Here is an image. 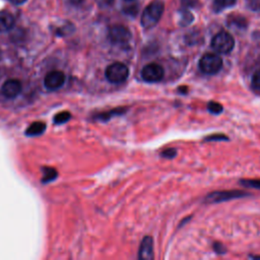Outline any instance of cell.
<instances>
[{"instance_id": "cell-21", "label": "cell", "mask_w": 260, "mask_h": 260, "mask_svg": "<svg viewBox=\"0 0 260 260\" xmlns=\"http://www.w3.org/2000/svg\"><path fill=\"white\" fill-rule=\"evenodd\" d=\"M252 85L254 88L260 89V69H258L252 76Z\"/></svg>"}, {"instance_id": "cell-3", "label": "cell", "mask_w": 260, "mask_h": 260, "mask_svg": "<svg viewBox=\"0 0 260 260\" xmlns=\"http://www.w3.org/2000/svg\"><path fill=\"white\" fill-rule=\"evenodd\" d=\"M211 47L217 53L229 54L235 47V40L231 34L221 30L217 32L211 40Z\"/></svg>"}, {"instance_id": "cell-10", "label": "cell", "mask_w": 260, "mask_h": 260, "mask_svg": "<svg viewBox=\"0 0 260 260\" xmlns=\"http://www.w3.org/2000/svg\"><path fill=\"white\" fill-rule=\"evenodd\" d=\"M138 258L140 260H151L154 258L153 240L150 236H145L142 239L138 251Z\"/></svg>"}, {"instance_id": "cell-8", "label": "cell", "mask_w": 260, "mask_h": 260, "mask_svg": "<svg viewBox=\"0 0 260 260\" xmlns=\"http://www.w3.org/2000/svg\"><path fill=\"white\" fill-rule=\"evenodd\" d=\"M65 82V74L59 70H53L47 73L44 79V84L49 90H56L60 88Z\"/></svg>"}, {"instance_id": "cell-5", "label": "cell", "mask_w": 260, "mask_h": 260, "mask_svg": "<svg viewBox=\"0 0 260 260\" xmlns=\"http://www.w3.org/2000/svg\"><path fill=\"white\" fill-rule=\"evenodd\" d=\"M246 196H249V193L243 190H221L207 194L204 201L207 203H219L222 201H229Z\"/></svg>"}, {"instance_id": "cell-18", "label": "cell", "mask_w": 260, "mask_h": 260, "mask_svg": "<svg viewBox=\"0 0 260 260\" xmlns=\"http://www.w3.org/2000/svg\"><path fill=\"white\" fill-rule=\"evenodd\" d=\"M56 176H57L56 170H54L52 168H46V169H44L43 181L44 182H49V181L53 180L54 178H56Z\"/></svg>"}, {"instance_id": "cell-14", "label": "cell", "mask_w": 260, "mask_h": 260, "mask_svg": "<svg viewBox=\"0 0 260 260\" xmlns=\"http://www.w3.org/2000/svg\"><path fill=\"white\" fill-rule=\"evenodd\" d=\"M236 3V0H213V9L216 12H219L228 7L233 6Z\"/></svg>"}, {"instance_id": "cell-9", "label": "cell", "mask_w": 260, "mask_h": 260, "mask_svg": "<svg viewBox=\"0 0 260 260\" xmlns=\"http://www.w3.org/2000/svg\"><path fill=\"white\" fill-rule=\"evenodd\" d=\"M21 88H22L21 82L18 79L11 78V79L6 80L2 84L1 91H2L4 96H6L8 99H13V98L17 96L20 93Z\"/></svg>"}, {"instance_id": "cell-20", "label": "cell", "mask_w": 260, "mask_h": 260, "mask_svg": "<svg viewBox=\"0 0 260 260\" xmlns=\"http://www.w3.org/2000/svg\"><path fill=\"white\" fill-rule=\"evenodd\" d=\"M192 19H193V15H192L190 12H188V11H183L182 18H181V20H183V21H181V25H187V24H189L190 22H192Z\"/></svg>"}, {"instance_id": "cell-16", "label": "cell", "mask_w": 260, "mask_h": 260, "mask_svg": "<svg viewBox=\"0 0 260 260\" xmlns=\"http://www.w3.org/2000/svg\"><path fill=\"white\" fill-rule=\"evenodd\" d=\"M71 118V115L69 112L67 111H63L58 113L55 117H54V123L55 124H63L65 122H67L69 119Z\"/></svg>"}, {"instance_id": "cell-27", "label": "cell", "mask_w": 260, "mask_h": 260, "mask_svg": "<svg viewBox=\"0 0 260 260\" xmlns=\"http://www.w3.org/2000/svg\"><path fill=\"white\" fill-rule=\"evenodd\" d=\"M126 1H132V0H126Z\"/></svg>"}, {"instance_id": "cell-23", "label": "cell", "mask_w": 260, "mask_h": 260, "mask_svg": "<svg viewBox=\"0 0 260 260\" xmlns=\"http://www.w3.org/2000/svg\"><path fill=\"white\" fill-rule=\"evenodd\" d=\"M213 250L217 254H224L225 251H226L224 246L222 244H220V243H214L213 244Z\"/></svg>"}, {"instance_id": "cell-19", "label": "cell", "mask_w": 260, "mask_h": 260, "mask_svg": "<svg viewBox=\"0 0 260 260\" xmlns=\"http://www.w3.org/2000/svg\"><path fill=\"white\" fill-rule=\"evenodd\" d=\"M176 154H177V150L175 148H172V147L167 148V149H165L160 152V155L165 158H173V157L176 156Z\"/></svg>"}, {"instance_id": "cell-24", "label": "cell", "mask_w": 260, "mask_h": 260, "mask_svg": "<svg viewBox=\"0 0 260 260\" xmlns=\"http://www.w3.org/2000/svg\"><path fill=\"white\" fill-rule=\"evenodd\" d=\"M226 139L228 138L222 134H214V135H211V136H208L205 138V140H208V141H210V140H226Z\"/></svg>"}, {"instance_id": "cell-25", "label": "cell", "mask_w": 260, "mask_h": 260, "mask_svg": "<svg viewBox=\"0 0 260 260\" xmlns=\"http://www.w3.org/2000/svg\"><path fill=\"white\" fill-rule=\"evenodd\" d=\"M11 3L13 4H16V5H19V4H22L23 2H25L26 0H9Z\"/></svg>"}, {"instance_id": "cell-22", "label": "cell", "mask_w": 260, "mask_h": 260, "mask_svg": "<svg viewBox=\"0 0 260 260\" xmlns=\"http://www.w3.org/2000/svg\"><path fill=\"white\" fill-rule=\"evenodd\" d=\"M248 6L253 11H260V0H249Z\"/></svg>"}, {"instance_id": "cell-13", "label": "cell", "mask_w": 260, "mask_h": 260, "mask_svg": "<svg viewBox=\"0 0 260 260\" xmlns=\"http://www.w3.org/2000/svg\"><path fill=\"white\" fill-rule=\"evenodd\" d=\"M46 129V124L40 121H37L35 123H31L27 128H26V135L29 136H36V135H40L42 134Z\"/></svg>"}, {"instance_id": "cell-1", "label": "cell", "mask_w": 260, "mask_h": 260, "mask_svg": "<svg viewBox=\"0 0 260 260\" xmlns=\"http://www.w3.org/2000/svg\"><path fill=\"white\" fill-rule=\"evenodd\" d=\"M165 9L164 2L160 0H154L150 2L142 12L141 25L145 29L152 28L160 19Z\"/></svg>"}, {"instance_id": "cell-26", "label": "cell", "mask_w": 260, "mask_h": 260, "mask_svg": "<svg viewBox=\"0 0 260 260\" xmlns=\"http://www.w3.org/2000/svg\"><path fill=\"white\" fill-rule=\"evenodd\" d=\"M70 1H71V3H72V4H75V5H76V4L80 3L82 0H70Z\"/></svg>"}, {"instance_id": "cell-2", "label": "cell", "mask_w": 260, "mask_h": 260, "mask_svg": "<svg viewBox=\"0 0 260 260\" xmlns=\"http://www.w3.org/2000/svg\"><path fill=\"white\" fill-rule=\"evenodd\" d=\"M106 78L108 81L114 84L124 82L129 76V68L122 62H114L110 64L105 71Z\"/></svg>"}, {"instance_id": "cell-12", "label": "cell", "mask_w": 260, "mask_h": 260, "mask_svg": "<svg viewBox=\"0 0 260 260\" xmlns=\"http://www.w3.org/2000/svg\"><path fill=\"white\" fill-rule=\"evenodd\" d=\"M126 111H127V109L124 108V107L115 108V109H113V110H110V111H107V112H104V113H100V114L96 116V119L102 120V121H108V120H110V119L113 118V117L121 116V115L125 114Z\"/></svg>"}, {"instance_id": "cell-11", "label": "cell", "mask_w": 260, "mask_h": 260, "mask_svg": "<svg viewBox=\"0 0 260 260\" xmlns=\"http://www.w3.org/2000/svg\"><path fill=\"white\" fill-rule=\"evenodd\" d=\"M14 25V17L6 11L0 12V32H5L11 29Z\"/></svg>"}, {"instance_id": "cell-4", "label": "cell", "mask_w": 260, "mask_h": 260, "mask_svg": "<svg viewBox=\"0 0 260 260\" xmlns=\"http://www.w3.org/2000/svg\"><path fill=\"white\" fill-rule=\"evenodd\" d=\"M199 68L205 74H215L222 68V59L217 54L206 53L199 61Z\"/></svg>"}, {"instance_id": "cell-17", "label": "cell", "mask_w": 260, "mask_h": 260, "mask_svg": "<svg viewBox=\"0 0 260 260\" xmlns=\"http://www.w3.org/2000/svg\"><path fill=\"white\" fill-rule=\"evenodd\" d=\"M207 109L212 114H219L223 111V107L217 102H209L207 104Z\"/></svg>"}, {"instance_id": "cell-6", "label": "cell", "mask_w": 260, "mask_h": 260, "mask_svg": "<svg viewBox=\"0 0 260 260\" xmlns=\"http://www.w3.org/2000/svg\"><path fill=\"white\" fill-rule=\"evenodd\" d=\"M108 38L114 45H126L131 40V32L126 26L116 24L110 27Z\"/></svg>"}, {"instance_id": "cell-15", "label": "cell", "mask_w": 260, "mask_h": 260, "mask_svg": "<svg viewBox=\"0 0 260 260\" xmlns=\"http://www.w3.org/2000/svg\"><path fill=\"white\" fill-rule=\"evenodd\" d=\"M242 186L260 190V179H244L239 182Z\"/></svg>"}, {"instance_id": "cell-7", "label": "cell", "mask_w": 260, "mask_h": 260, "mask_svg": "<svg viewBox=\"0 0 260 260\" xmlns=\"http://www.w3.org/2000/svg\"><path fill=\"white\" fill-rule=\"evenodd\" d=\"M165 76V70L161 65L156 63H149L141 70V77L146 82L160 81Z\"/></svg>"}]
</instances>
